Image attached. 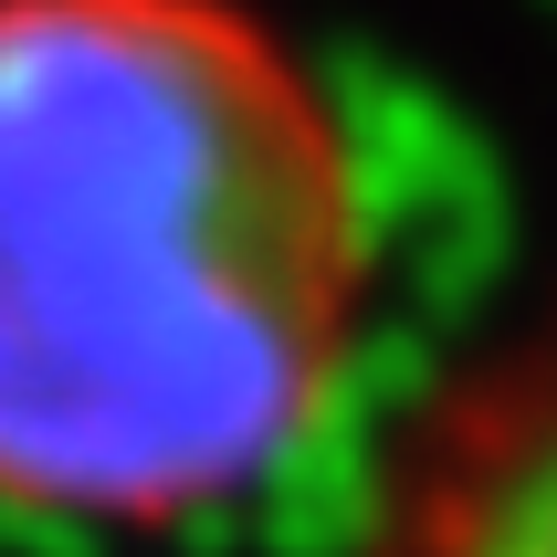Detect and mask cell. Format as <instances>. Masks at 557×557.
Listing matches in <instances>:
<instances>
[{"label": "cell", "mask_w": 557, "mask_h": 557, "mask_svg": "<svg viewBox=\"0 0 557 557\" xmlns=\"http://www.w3.org/2000/svg\"><path fill=\"white\" fill-rule=\"evenodd\" d=\"M379 169L263 0H0V516L200 536L347 421Z\"/></svg>", "instance_id": "6da1fadb"}, {"label": "cell", "mask_w": 557, "mask_h": 557, "mask_svg": "<svg viewBox=\"0 0 557 557\" xmlns=\"http://www.w3.org/2000/svg\"><path fill=\"white\" fill-rule=\"evenodd\" d=\"M358 557H557V284L421 389Z\"/></svg>", "instance_id": "7a4b0ae2"}]
</instances>
